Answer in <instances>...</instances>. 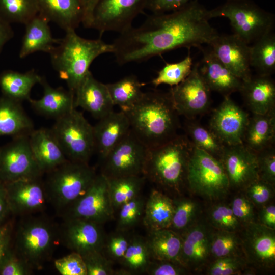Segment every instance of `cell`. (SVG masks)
Masks as SVG:
<instances>
[{
	"mask_svg": "<svg viewBox=\"0 0 275 275\" xmlns=\"http://www.w3.org/2000/svg\"><path fill=\"white\" fill-rule=\"evenodd\" d=\"M275 138V109L250 117L242 144L256 153L272 147Z\"/></svg>",
	"mask_w": 275,
	"mask_h": 275,
	"instance_id": "obj_30",
	"label": "cell"
},
{
	"mask_svg": "<svg viewBox=\"0 0 275 275\" xmlns=\"http://www.w3.org/2000/svg\"><path fill=\"white\" fill-rule=\"evenodd\" d=\"M145 202V198L140 195L119 208L117 230L128 232L142 221Z\"/></svg>",
	"mask_w": 275,
	"mask_h": 275,
	"instance_id": "obj_42",
	"label": "cell"
},
{
	"mask_svg": "<svg viewBox=\"0 0 275 275\" xmlns=\"http://www.w3.org/2000/svg\"><path fill=\"white\" fill-rule=\"evenodd\" d=\"M29 135L15 136L0 148V185L43 175L32 152Z\"/></svg>",
	"mask_w": 275,
	"mask_h": 275,
	"instance_id": "obj_12",
	"label": "cell"
},
{
	"mask_svg": "<svg viewBox=\"0 0 275 275\" xmlns=\"http://www.w3.org/2000/svg\"><path fill=\"white\" fill-rule=\"evenodd\" d=\"M12 214L5 190L0 185V225L7 221Z\"/></svg>",
	"mask_w": 275,
	"mask_h": 275,
	"instance_id": "obj_58",
	"label": "cell"
},
{
	"mask_svg": "<svg viewBox=\"0 0 275 275\" xmlns=\"http://www.w3.org/2000/svg\"><path fill=\"white\" fill-rule=\"evenodd\" d=\"M151 259L146 238L138 235L130 236L127 249L120 262L122 268L117 273L129 275L145 273Z\"/></svg>",
	"mask_w": 275,
	"mask_h": 275,
	"instance_id": "obj_35",
	"label": "cell"
},
{
	"mask_svg": "<svg viewBox=\"0 0 275 275\" xmlns=\"http://www.w3.org/2000/svg\"><path fill=\"white\" fill-rule=\"evenodd\" d=\"M146 240L152 259L180 263L182 237L177 232L170 228L149 231Z\"/></svg>",
	"mask_w": 275,
	"mask_h": 275,
	"instance_id": "obj_33",
	"label": "cell"
},
{
	"mask_svg": "<svg viewBox=\"0 0 275 275\" xmlns=\"http://www.w3.org/2000/svg\"><path fill=\"white\" fill-rule=\"evenodd\" d=\"M260 221L262 224L274 229L275 228V207L271 205L264 207L260 213Z\"/></svg>",
	"mask_w": 275,
	"mask_h": 275,
	"instance_id": "obj_59",
	"label": "cell"
},
{
	"mask_svg": "<svg viewBox=\"0 0 275 275\" xmlns=\"http://www.w3.org/2000/svg\"><path fill=\"white\" fill-rule=\"evenodd\" d=\"M231 208L239 221L249 223L254 217L252 202L245 197H235L232 203Z\"/></svg>",
	"mask_w": 275,
	"mask_h": 275,
	"instance_id": "obj_56",
	"label": "cell"
},
{
	"mask_svg": "<svg viewBox=\"0 0 275 275\" xmlns=\"http://www.w3.org/2000/svg\"><path fill=\"white\" fill-rule=\"evenodd\" d=\"M147 0H99L91 28L101 35L106 32L121 33L130 28L135 18L145 9Z\"/></svg>",
	"mask_w": 275,
	"mask_h": 275,
	"instance_id": "obj_14",
	"label": "cell"
},
{
	"mask_svg": "<svg viewBox=\"0 0 275 275\" xmlns=\"http://www.w3.org/2000/svg\"><path fill=\"white\" fill-rule=\"evenodd\" d=\"M125 113L131 130L148 148L162 144L177 135L178 114L169 92H144L140 100Z\"/></svg>",
	"mask_w": 275,
	"mask_h": 275,
	"instance_id": "obj_2",
	"label": "cell"
},
{
	"mask_svg": "<svg viewBox=\"0 0 275 275\" xmlns=\"http://www.w3.org/2000/svg\"><path fill=\"white\" fill-rule=\"evenodd\" d=\"M2 186L14 216L42 213L48 203L42 176L20 179Z\"/></svg>",
	"mask_w": 275,
	"mask_h": 275,
	"instance_id": "obj_15",
	"label": "cell"
},
{
	"mask_svg": "<svg viewBox=\"0 0 275 275\" xmlns=\"http://www.w3.org/2000/svg\"><path fill=\"white\" fill-rule=\"evenodd\" d=\"M46 174L48 202L59 214L86 192L97 175L88 163L69 160Z\"/></svg>",
	"mask_w": 275,
	"mask_h": 275,
	"instance_id": "obj_6",
	"label": "cell"
},
{
	"mask_svg": "<svg viewBox=\"0 0 275 275\" xmlns=\"http://www.w3.org/2000/svg\"><path fill=\"white\" fill-rule=\"evenodd\" d=\"M187 136L193 145L219 159L225 145L210 129L195 123L188 124Z\"/></svg>",
	"mask_w": 275,
	"mask_h": 275,
	"instance_id": "obj_40",
	"label": "cell"
},
{
	"mask_svg": "<svg viewBox=\"0 0 275 275\" xmlns=\"http://www.w3.org/2000/svg\"><path fill=\"white\" fill-rule=\"evenodd\" d=\"M220 61L243 81L252 76L250 45L234 34L218 35L209 44Z\"/></svg>",
	"mask_w": 275,
	"mask_h": 275,
	"instance_id": "obj_19",
	"label": "cell"
},
{
	"mask_svg": "<svg viewBox=\"0 0 275 275\" xmlns=\"http://www.w3.org/2000/svg\"><path fill=\"white\" fill-rule=\"evenodd\" d=\"M249 118L229 96L224 97L211 116L210 128L225 145L242 144Z\"/></svg>",
	"mask_w": 275,
	"mask_h": 275,
	"instance_id": "obj_18",
	"label": "cell"
},
{
	"mask_svg": "<svg viewBox=\"0 0 275 275\" xmlns=\"http://www.w3.org/2000/svg\"><path fill=\"white\" fill-rule=\"evenodd\" d=\"M39 14L65 31L82 23L84 10L80 0H37Z\"/></svg>",
	"mask_w": 275,
	"mask_h": 275,
	"instance_id": "obj_26",
	"label": "cell"
},
{
	"mask_svg": "<svg viewBox=\"0 0 275 275\" xmlns=\"http://www.w3.org/2000/svg\"><path fill=\"white\" fill-rule=\"evenodd\" d=\"M106 85L114 105H118L124 113L131 109L144 93L143 84L134 75H128Z\"/></svg>",
	"mask_w": 275,
	"mask_h": 275,
	"instance_id": "obj_37",
	"label": "cell"
},
{
	"mask_svg": "<svg viewBox=\"0 0 275 275\" xmlns=\"http://www.w3.org/2000/svg\"><path fill=\"white\" fill-rule=\"evenodd\" d=\"M194 146L186 135H177L148 148L144 176L157 186L178 191L184 182Z\"/></svg>",
	"mask_w": 275,
	"mask_h": 275,
	"instance_id": "obj_5",
	"label": "cell"
},
{
	"mask_svg": "<svg viewBox=\"0 0 275 275\" xmlns=\"http://www.w3.org/2000/svg\"><path fill=\"white\" fill-rule=\"evenodd\" d=\"M174 211L170 229L175 231H185L195 216L197 206L193 201L181 199L174 201Z\"/></svg>",
	"mask_w": 275,
	"mask_h": 275,
	"instance_id": "obj_45",
	"label": "cell"
},
{
	"mask_svg": "<svg viewBox=\"0 0 275 275\" xmlns=\"http://www.w3.org/2000/svg\"><path fill=\"white\" fill-rule=\"evenodd\" d=\"M33 272L30 267L13 251L0 266V275H30Z\"/></svg>",
	"mask_w": 275,
	"mask_h": 275,
	"instance_id": "obj_52",
	"label": "cell"
},
{
	"mask_svg": "<svg viewBox=\"0 0 275 275\" xmlns=\"http://www.w3.org/2000/svg\"><path fill=\"white\" fill-rule=\"evenodd\" d=\"M200 49L203 53L198 63L199 71L211 91L224 97L240 92L243 80L233 74L216 57L211 48Z\"/></svg>",
	"mask_w": 275,
	"mask_h": 275,
	"instance_id": "obj_21",
	"label": "cell"
},
{
	"mask_svg": "<svg viewBox=\"0 0 275 275\" xmlns=\"http://www.w3.org/2000/svg\"><path fill=\"white\" fill-rule=\"evenodd\" d=\"M226 1H230V0H226Z\"/></svg>",
	"mask_w": 275,
	"mask_h": 275,
	"instance_id": "obj_61",
	"label": "cell"
},
{
	"mask_svg": "<svg viewBox=\"0 0 275 275\" xmlns=\"http://www.w3.org/2000/svg\"><path fill=\"white\" fill-rule=\"evenodd\" d=\"M239 241L232 231L222 230L211 235L210 253L217 258L233 256Z\"/></svg>",
	"mask_w": 275,
	"mask_h": 275,
	"instance_id": "obj_43",
	"label": "cell"
},
{
	"mask_svg": "<svg viewBox=\"0 0 275 275\" xmlns=\"http://www.w3.org/2000/svg\"><path fill=\"white\" fill-rule=\"evenodd\" d=\"M59 227V241L81 256L102 251L106 235L102 225L84 219H63Z\"/></svg>",
	"mask_w": 275,
	"mask_h": 275,
	"instance_id": "obj_16",
	"label": "cell"
},
{
	"mask_svg": "<svg viewBox=\"0 0 275 275\" xmlns=\"http://www.w3.org/2000/svg\"><path fill=\"white\" fill-rule=\"evenodd\" d=\"M181 235L182 247L180 263L184 267L201 265L210 253L211 236L202 225L188 228Z\"/></svg>",
	"mask_w": 275,
	"mask_h": 275,
	"instance_id": "obj_29",
	"label": "cell"
},
{
	"mask_svg": "<svg viewBox=\"0 0 275 275\" xmlns=\"http://www.w3.org/2000/svg\"><path fill=\"white\" fill-rule=\"evenodd\" d=\"M250 64L258 74L271 76L275 71V34L269 33L250 45Z\"/></svg>",
	"mask_w": 275,
	"mask_h": 275,
	"instance_id": "obj_36",
	"label": "cell"
},
{
	"mask_svg": "<svg viewBox=\"0 0 275 275\" xmlns=\"http://www.w3.org/2000/svg\"><path fill=\"white\" fill-rule=\"evenodd\" d=\"M148 148L130 129L102 160L101 173L107 178L144 176Z\"/></svg>",
	"mask_w": 275,
	"mask_h": 275,
	"instance_id": "obj_10",
	"label": "cell"
},
{
	"mask_svg": "<svg viewBox=\"0 0 275 275\" xmlns=\"http://www.w3.org/2000/svg\"><path fill=\"white\" fill-rule=\"evenodd\" d=\"M194 0H147L145 9L152 14H162L177 11Z\"/></svg>",
	"mask_w": 275,
	"mask_h": 275,
	"instance_id": "obj_55",
	"label": "cell"
},
{
	"mask_svg": "<svg viewBox=\"0 0 275 275\" xmlns=\"http://www.w3.org/2000/svg\"><path fill=\"white\" fill-rule=\"evenodd\" d=\"M186 183L193 192L211 199L224 196L230 187L221 160L194 146L188 161Z\"/></svg>",
	"mask_w": 275,
	"mask_h": 275,
	"instance_id": "obj_9",
	"label": "cell"
},
{
	"mask_svg": "<svg viewBox=\"0 0 275 275\" xmlns=\"http://www.w3.org/2000/svg\"><path fill=\"white\" fill-rule=\"evenodd\" d=\"M14 219L10 218L0 225V266L12 251Z\"/></svg>",
	"mask_w": 275,
	"mask_h": 275,
	"instance_id": "obj_54",
	"label": "cell"
},
{
	"mask_svg": "<svg viewBox=\"0 0 275 275\" xmlns=\"http://www.w3.org/2000/svg\"><path fill=\"white\" fill-rule=\"evenodd\" d=\"M42 79L33 69L25 73L6 70L0 74V88L3 96L21 102L31 98L32 89Z\"/></svg>",
	"mask_w": 275,
	"mask_h": 275,
	"instance_id": "obj_34",
	"label": "cell"
},
{
	"mask_svg": "<svg viewBox=\"0 0 275 275\" xmlns=\"http://www.w3.org/2000/svg\"><path fill=\"white\" fill-rule=\"evenodd\" d=\"M39 13L37 0H0V19L25 24Z\"/></svg>",
	"mask_w": 275,
	"mask_h": 275,
	"instance_id": "obj_39",
	"label": "cell"
},
{
	"mask_svg": "<svg viewBox=\"0 0 275 275\" xmlns=\"http://www.w3.org/2000/svg\"><path fill=\"white\" fill-rule=\"evenodd\" d=\"M131 129L125 113L113 111L101 118L93 126L96 151L101 160L123 139Z\"/></svg>",
	"mask_w": 275,
	"mask_h": 275,
	"instance_id": "obj_23",
	"label": "cell"
},
{
	"mask_svg": "<svg viewBox=\"0 0 275 275\" xmlns=\"http://www.w3.org/2000/svg\"><path fill=\"white\" fill-rule=\"evenodd\" d=\"M240 92L253 114L275 109V82L271 76L257 74L243 81Z\"/></svg>",
	"mask_w": 275,
	"mask_h": 275,
	"instance_id": "obj_25",
	"label": "cell"
},
{
	"mask_svg": "<svg viewBox=\"0 0 275 275\" xmlns=\"http://www.w3.org/2000/svg\"><path fill=\"white\" fill-rule=\"evenodd\" d=\"M114 213L107 178L100 173L86 192L60 215L63 219L80 218L102 225L112 219Z\"/></svg>",
	"mask_w": 275,
	"mask_h": 275,
	"instance_id": "obj_11",
	"label": "cell"
},
{
	"mask_svg": "<svg viewBox=\"0 0 275 275\" xmlns=\"http://www.w3.org/2000/svg\"><path fill=\"white\" fill-rule=\"evenodd\" d=\"M210 217L214 225L222 230L232 231L239 225V221L231 207L225 205L215 207L211 212Z\"/></svg>",
	"mask_w": 275,
	"mask_h": 275,
	"instance_id": "obj_49",
	"label": "cell"
},
{
	"mask_svg": "<svg viewBox=\"0 0 275 275\" xmlns=\"http://www.w3.org/2000/svg\"><path fill=\"white\" fill-rule=\"evenodd\" d=\"M15 223L12 251L34 271L43 268L59 241V227L40 213L19 217Z\"/></svg>",
	"mask_w": 275,
	"mask_h": 275,
	"instance_id": "obj_4",
	"label": "cell"
},
{
	"mask_svg": "<svg viewBox=\"0 0 275 275\" xmlns=\"http://www.w3.org/2000/svg\"><path fill=\"white\" fill-rule=\"evenodd\" d=\"M257 154L259 178L271 184L275 182V152L272 147Z\"/></svg>",
	"mask_w": 275,
	"mask_h": 275,
	"instance_id": "obj_48",
	"label": "cell"
},
{
	"mask_svg": "<svg viewBox=\"0 0 275 275\" xmlns=\"http://www.w3.org/2000/svg\"><path fill=\"white\" fill-rule=\"evenodd\" d=\"M240 259L233 256L217 258L210 266L208 274L230 275L238 272L242 266Z\"/></svg>",
	"mask_w": 275,
	"mask_h": 275,
	"instance_id": "obj_51",
	"label": "cell"
},
{
	"mask_svg": "<svg viewBox=\"0 0 275 275\" xmlns=\"http://www.w3.org/2000/svg\"><path fill=\"white\" fill-rule=\"evenodd\" d=\"M272 185L259 178L245 187L246 195L250 200L254 203L257 204L265 203L271 197Z\"/></svg>",
	"mask_w": 275,
	"mask_h": 275,
	"instance_id": "obj_50",
	"label": "cell"
},
{
	"mask_svg": "<svg viewBox=\"0 0 275 275\" xmlns=\"http://www.w3.org/2000/svg\"><path fill=\"white\" fill-rule=\"evenodd\" d=\"M174 211L173 200L153 189L146 200L142 222L148 231L170 228Z\"/></svg>",
	"mask_w": 275,
	"mask_h": 275,
	"instance_id": "obj_31",
	"label": "cell"
},
{
	"mask_svg": "<svg viewBox=\"0 0 275 275\" xmlns=\"http://www.w3.org/2000/svg\"><path fill=\"white\" fill-rule=\"evenodd\" d=\"M67 159L88 163L95 151L93 126L74 108L56 119L51 129Z\"/></svg>",
	"mask_w": 275,
	"mask_h": 275,
	"instance_id": "obj_8",
	"label": "cell"
},
{
	"mask_svg": "<svg viewBox=\"0 0 275 275\" xmlns=\"http://www.w3.org/2000/svg\"><path fill=\"white\" fill-rule=\"evenodd\" d=\"M84 261L87 275H112L115 271L113 262L102 251H95L81 256Z\"/></svg>",
	"mask_w": 275,
	"mask_h": 275,
	"instance_id": "obj_46",
	"label": "cell"
},
{
	"mask_svg": "<svg viewBox=\"0 0 275 275\" xmlns=\"http://www.w3.org/2000/svg\"><path fill=\"white\" fill-rule=\"evenodd\" d=\"M178 115L191 119L204 113L210 103L211 90L202 77L198 63L193 65L189 74L169 91Z\"/></svg>",
	"mask_w": 275,
	"mask_h": 275,
	"instance_id": "obj_13",
	"label": "cell"
},
{
	"mask_svg": "<svg viewBox=\"0 0 275 275\" xmlns=\"http://www.w3.org/2000/svg\"><path fill=\"white\" fill-rule=\"evenodd\" d=\"M14 36V32L10 24L0 19V53L4 46Z\"/></svg>",
	"mask_w": 275,
	"mask_h": 275,
	"instance_id": "obj_60",
	"label": "cell"
},
{
	"mask_svg": "<svg viewBox=\"0 0 275 275\" xmlns=\"http://www.w3.org/2000/svg\"><path fill=\"white\" fill-rule=\"evenodd\" d=\"M40 84L43 88L42 97L39 99L30 98L28 100L38 113L57 119L76 108L73 92L62 87H52L43 77Z\"/></svg>",
	"mask_w": 275,
	"mask_h": 275,
	"instance_id": "obj_27",
	"label": "cell"
},
{
	"mask_svg": "<svg viewBox=\"0 0 275 275\" xmlns=\"http://www.w3.org/2000/svg\"><path fill=\"white\" fill-rule=\"evenodd\" d=\"M54 265L62 275H87L81 255L75 252L56 259Z\"/></svg>",
	"mask_w": 275,
	"mask_h": 275,
	"instance_id": "obj_47",
	"label": "cell"
},
{
	"mask_svg": "<svg viewBox=\"0 0 275 275\" xmlns=\"http://www.w3.org/2000/svg\"><path fill=\"white\" fill-rule=\"evenodd\" d=\"M117 230L105 239L102 252L110 260L120 262L128 246L130 236Z\"/></svg>",
	"mask_w": 275,
	"mask_h": 275,
	"instance_id": "obj_44",
	"label": "cell"
},
{
	"mask_svg": "<svg viewBox=\"0 0 275 275\" xmlns=\"http://www.w3.org/2000/svg\"><path fill=\"white\" fill-rule=\"evenodd\" d=\"M230 187H246L259 178L257 154L243 144L226 145L219 159Z\"/></svg>",
	"mask_w": 275,
	"mask_h": 275,
	"instance_id": "obj_17",
	"label": "cell"
},
{
	"mask_svg": "<svg viewBox=\"0 0 275 275\" xmlns=\"http://www.w3.org/2000/svg\"><path fill=\"white\" fill-rule=\"evenodd\" d=\"M183 267L179 263L151 259L145 273L150 275H179L184 272Z\"/></svg>",
	"mask_w": 275,
	"mask_h": 275,
	"instance_id": "obj_53",
	"label": "cell"
},
{
	"mask_svg": "<svg viewBox=\"0 0 275 275\" xmlns=\"http://www.w3.org/2000/svg\"><path fill=\"white\" fill-rule=\"evenodd\" d=\"M107 179L109 194L115 212L123 204L141 195L146 178L140 175Z\"/></svg>",
	"mask_w": 275,
	"mask_h": 275,
	"instance_id": "obj_38",
	"label": "cell"
},
{
	"mask_svg": "<svg viewBox=\"0 0 275 275\" xmlns=\"http://www.w3.org/2000/svg\"><path fill=\"white\" fill-rule=\"evenodd\" d=\"M49 21L39 13L25 24V30L19 53L24 58L37 51L50 53L61 39L54 38L49 25Z\"/></svg>",
	"mask_w": 275,
	"mask_h": 275,
	"instance_id": "obj_28",
	"label": "cell"
},
{
	"mask_svg": "<svg viewBox=\"0 0 275 275\" xmlns=\"http://www.w3.org/2000/svg\"><path fill=\"white\" fill-rule=\"evenodd\" d=\"M242 236L248 259L260 266L269 267L275 262L274 229L263 224L249 223Z\"/></svg>",
	"mask_w": 275,
	"mask_h": 275,
	"instance_id": "obj_20",
	"label": "cell"
},
{
	"mask_svg": "<svg viewBox=\"0 0 275 275\" xmlns=\"http://www.w3.org/2000/svg\"><path fill=\"white\" fill-rule=\"evenodd\" d=\"M53 50L49 53L52 67L64 80L68 90L75 93L88 73L93 61L98 56L112 53V44L100 39H87L79 36L75 30L65 31Z\"/></svg>",
	"mask_w": 275,
	"mask_h": 275,
	"instance_id": "obj_3",
	"label": "cell"
},
{
	"mask_svg": "<svg viewBox=\"0 0 275 275\" xmlns=\"http://www.w3.org/2000/svg\"><path fill=\"white\" fill-rule=\"evenodd\" d=\"M209 11L198 0L169 13L152 14L137 27L120 33L112 43L120 65L147 61L177 48L209 44L218 35L209 23Z\"/></svg>",
	"mask_w": 275,
	"mask_h": 275,
	"instance_id": "obj_1",
	"label": "cell"
},
{
	"mask_svg": "<svg viewBox=\"0 0 275 275\" xmlns=\"http://www.w3.org/2000/svg\"><path fill=\"white\" fill-rule=\"evenodd\" d=\"M99 0H80L83 10L82 24L85 28H91L93 12Z\"/></svg>",
	"mask_w": 275,
	"mask_h": 275,
	"instance_id": "obj_57",
	"label": "cell"
},
{
	"mask_svg": "<svg viewBox=\"0 0 275 275\" xmlns=\"http://www.w3.org/2000/svg\"><path fill=\"white\" fill-rule=\"evenodd\" d=\"M211 19L224 17L229 20L233 34L249 45L273 32V14L252 0H230L210 10Z\"/></svg>",
	"mask_w": 275,
	"mask_h": 275,
	"instance_id": "obj_7",
	"label": "cell"
},
{
	"mask_svg": "<svg viewBox=\"0 0 275 275\" xmlns=\"http://www.w3.org/2000/svg\"><path fill=\"white\" fill-rule=\"evenodd\" d=\"M29 141L35 159L43 174L68 160L51 129H33L29 135Z\"/></svg>",
	"mask_w": 275,
	"mask_h": 275,
	"instance_id": "obj_24",
	"label": "cell"
},
{
	"mask_svg": "<svg viewBox=\"0 0 275 275\" xmlns=\"http://www.w3.org/2000/svg\"><path fill=\"white\" fill-rule=\"evenodd\" d=\"M193 59L189 52L182 61L174 63H167L158 72L157 75L152 81V84L157 87L166 84L172 87L182 82L190 73L193 66Z\"/></svg>",
	"mask_w": 275,
	"mask_h": 275,
	"instance_id": "obj_41",
	"label": "cell"
},
{
	"mask_svg": "<svg viewBox=\"0 0 275 275\" xmlns=\"http://www.w3.org/2000/svg\"><path fill=\"white\" fill-rule=\"evenodd\" d=\"M114 104L106 85L94 78L89 71L75 93V106L80 107L98 120L113 111Z\"/></svg>",
	"mask_w": 275,
	"mask_h": 275,
	"instance_id": "obj_22",
	"label": "cell"
},
{
	"mask_svg": "<svg viewBox=\"0 0 275 275\" xmlns=\"http://www.w3.org/2000/svg\"><path fill=\"white\" fill-rule=\"evenodd\" d=\"M33 129V122L20 102L0 97V136L29 134Z\"/></svg>",
	"mask_w": 275,
	"mask_h": 275,
	"instance_id": "obj_32",
	"label": "cell"
}]
</instances>
